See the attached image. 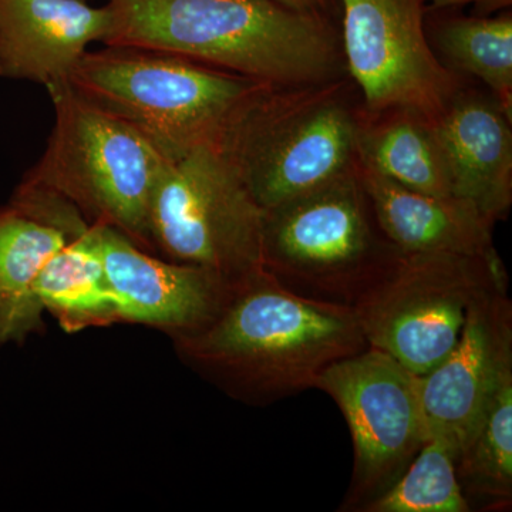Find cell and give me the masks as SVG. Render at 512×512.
<instances>
[{
	"instance_id": "1",
	"label": "cell",
	"mask_w": 512,
	"mask_h": 512,
	"mask_svg": "<svg viewBox=\"0 0 512 512\" xmlns=\"http://www.w3.org/2000/svg\"><path fill=\"white\" fill-rule=\"evenodd\" d=\"M173 345L197 375L249 406L315 389L330 365L367 348L352 308L296 295L265 268L238 279L214 320Z\"/></svg>"
},
{
	"instance_id": "2",
	"label": "cell",
	"mask_w": 512,
	"mask_h": 512,
	"mask_svg": "<svg viewBox=\"0 0 512 512\" xmlns=\"http://www.w3.org/2000/svg\"><path fill=\"white\" fill-rule=\"evenodd\" d=\"M104 46L156 50L268 86L342 77L338 33L326 15L276 0H107Z\"/></svg>"
},
{
	"instance_id": "3",
	"label": "cell",
	"mask_w": 512,
	"mask_h": 512,
	"mask_svg": "<svg viewBox=\"0 0 512 512\" xmlns=\"http://www.w3.org/2000/svg\"><path fill=\"white\" fill-rule=\"evenodd\" d=\"M360 116L353 82L343 77L262 84L232 114L215 147L268 210L355 170Z\"/></svg>"
},
{
	"instance_id": "4",
	"label": "cell",
	"mask_w": 512,
	"mask_h": 512,
	"mask_svg": "<svg viewBox=\"0 0 512 512\" xmlns=\"http://www.w3.org/2000/svg\"><path fill=\"white\" fill-rule=\"evenodd\" d=\"M262 84L184 57L113 46L89 50L69 82L80 99L133 127L168 161L217 143Z\"/></svg>"
},
{
	"instance_id": "5",
	"label": "cell",
	"mask_w": 512,
	"mask_h": 512,
	"mask_svg": "<svg viewBox=\"0 0 512 512\" xmlns=\"http://www.w3.org/2000/svg\"><path fill=\"white\" fill-rule=\"evenodd\" d=\"M400 255L377 222L356 168L264 210V268L303 298L353 309Z\"/></svg>"
},
{
	"instance_id": "6",
	"label": "cell",
	"mask_w": 512,
	"mask_h": 512,
	"mask_svg": "<svg viewBox=\"0 0 512 512\" xmlns=\"http://www.w3.org/2000/svg\"><path fill=\"white\" fill-rule=\"evenodd\" d=\"M49 94L55 126L45 154L23 181L55 192L90 224L116 229L156 255L151 197L170 161L133 127L80 99L70 86Z\"/></svg>"
},
{
	"instance_id": "7",
	"label": "cell",
	"mask_w": 512,
	"mask_h": 512,
	"mask_svg": "<svg viewBox=\"0 0 512 512\" xmlns=\"http://www.w3.org/2000/svg\"><path fill=\"white\" fill-rule=\"evenodd\" d=\"M504 278L497 251L402 254L353 312L367 346L423 376L456 346L471 302Z\"/></svg>"
},
{
	"instance_id": "8",
	"label": "cell",
	"mask_w": 512,
	"mask_h": 512,
	"mask_svg": "<svg viewBox=\"0 0 512 512\" xmlns=\"http://www.w3.org/2000/svg\"><path fill=\"white\" fill-rule=\"evenodd\" d=\"M262 224L264 210L215 144L170 161L151 197L156 255L232 281L264 268Z\"/></svg>"
},
{
	"instance_id": "9",
	"label": "cell",
	"mask_w": 512,
	"mask_h": 512,
	"mask_svg": "<svg viewBox=\"0 0 512 512\" xmlns=\"http://www.w3.org/2000/svg\"><path fill=\"white\" fill-rule=\"evenodd\" d=\"M338 404L353 441V474L339 511L363 512L412 463L427 440L419 376L382 350L330 365L316 380Z\"/></svg>"
},
{
	"instance_id": "10",
	"label": "cell",
	"mask_w": 512,
	"mask_h": 512,
	"mask_svg": "<svg viewBox=\"0 0 512 512\" xmlns=\"http://www.w3.org/2000/svg\"><path fill=\"white\" fill-rule=\"evenodd\" d=\"M426 0H340L343 59L367 113L404 109L436 119L460 79L434 52Z\"/></svg>"
},
{
	"instance_id": "11",
	"label": "cell",
	"mask_w": 512,
	"mask_h": 512,
	"mask_svg": "<svg viewBox=\"0 0 512 512\" xmlns=\"http://www.w3.org/2000/svg\"><path fill=\"white\" fill-rule=\"evenodd\" d=\"M510 370L512 303L504 278L471 302L454 349L419 376L427 437H444L456 447L458 457Z\"/></svg>"
},
{
	"instance_id": "12",
	"label": "cell",
	"mask_w": 512,
	"mask_h": 512,
	"mask_svg": "<svg viewBox=\"0 0 512 512\" xmlns=\"http://www.w3.org/2000/svg\"><path fill=\"white\" fill-rule=\"evenodd\" d=\"M94 225L121 322L163 330L171 339L190 335L214 320L238 281L204 266L158 258L116 229Z\"/></svg>"
},
{
	"instance_id": "13",
	"label": "cell",
	"mask_w": 512,
	"mask_h": 512,
	"mask_svg": "<svg viewBox=\"0 0 512 512\" xmlns=\"http://www.w3.org/2000/svg\"><path fill=\"white\" fill-rule=\"evenodd\" d=\"M83 218L55 192L26 181L0 210V348L45 330L37 278Z\"/></svg>"
},
{
	"instance_id": "14",
	"label": "cell",
	"mask_w": 512,
	"mask_h": 512,
	"mask_svg": "<svg viewBox=\"0 0 512 512\" xmlns=\"http://www.w3.org/2000/svg\"><path fill=\"white\" fill-rule=\"evenodd\" d=\"M109 6L86 0H0V77L69 86L77 63L109 35Z\"/></svg>"
},
{
	"instance_id": "15",
	"label": "cell",
	"mask_w": 512,
	"mask_h": 512,
	"mask_svg": "<svg viewBox=\"0 0 512 512\" xmlns=\"http://www.w3.org/2000/svg\"><path fill=\"white\" fill-rule=\"evenodd\" d=\"M511 117L493 94L460 87L433 119L454 197L494 224L507 217L512 204Z\"/></svg>"
},
{
	"instance_id": "16",
	"label": "cell",
	"mask_w": 512,
	"mask_h": 512,
	"mask_svg": "<svg viewBox=\"0 0 512 512\" xmlns=\"http://www.w3.org/2000/svg\"><path fill=\"white\" fill-rule=\"evenodd\" d=\"M356 173L386 237L402 254L490 255L494 222L470 202L394 183L357 161Z\"/></svg>"
},
{
	"instance_id": "17",
	"label": "cell",
	"mask_w": 512,
	"mask_h": 512,
	"mask_svg": "<svg viewBox=\"0 0 512 512\" xmlns=\"http://www.w3.org/2000/svg\"><path fill=\"white\" fill-rule=\"evenodd\" d=\"M360 163L410 190L454 197L450 168L433 119L412 110L367 113L362 107Z\"/></svg>"
},
{
	"instance_id": "18",
	"label": "cell",
	"mask_w": 512,
	"mask_h": 512,
	"mask_svg": "<svg viewBox=\"0 0 512 512\" xmlns=\"http://www.w3.org/2000/svg\"><path fill=\"white\" fill-rule=\"evenodd\" d=\"M45 311L64 332L121 323L101 258L99 231L86 220L72 229L62 248L53 254L36 281Z\"/></svg>"
},
{
	"instance_id": "19",
	"label": "cell",
	"mask_w": 512,
	"mask_h": 512,
	"mask_svg": "<svg viewBox=\"0 0 512 512\" xmlns=\"http://www.w3.org/2000/svg\"><path fill=\"white\" fill-rule=\"evenodd\" d=\"M457 476L471 511L512 507V370L505 373L483 416L458 453Z\"/></svg>"
},
{
	"instance_id": "20",
	"label": "cell",
	"mask_w": 512,
	"mask_h": 512,
	"mask_svg": "<svg viewBox=\"0 0 512 512\" xmlns=\"http://www.w3.org/2000/svg\"><path fill=\"white\" fill-rule=\"evenodd\" d=\"M434 40L448 69L477 77L512 116V16L451 18ZM456 73V72H454Z\"/></svg>"
},
{
	"instance_id": "21",
	"label": "cell",
	"mask_w": 512,
	"mask_h": 512,
	"mask_svg": "<svg viewBox=\"0 0 512 512\" xmlns=\"http://www.w3.org/2000/svg\"><path fill=\"white\" fill-rule=\"evenodd\" d=\"M363 512H471L457 476V450L430 434L402 476Z\"/></svg>"
},
{
	"instance_id": "22",
	"label": "cell",
	"mask_w": 512,
	"mask_h": 512,
	"mask_svg": "<svg viewBox=\"0 0 512 512\" xmlns=\"http://www.w3.org/2000/svg\"><path fill=\"white\" fill-rule=\"evenodd\" d=\"M427 2H429L430 8L433 10H446L473 5L483 15L510 8L512 5V0H426Z\"/></svg>"
},
{
	"instance_id": "23",
	"label": "cell",
	"mask_w": 512,
	"mask_h": 512,
	"mask_svg": "<svg viewBox=\"0 0 512 512\" xmlns=\"http://www.w3.org/2000/svg\"><path fill=\"white\" fill-rule=\"evenodd\" d=\"M276 2L282 3L286 8L298 10V12L326 15L330 0H276Z\"/></svg>"
}]
</instances>
